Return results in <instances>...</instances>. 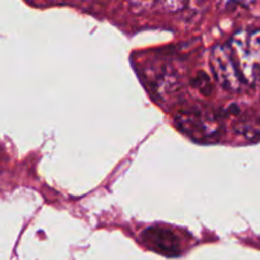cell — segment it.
Wrapping results in <instances>:
<instances>
[{
    "label": "cell",
    "instance_id": "6da1fadb",
    "mask_svg": "<svg viewBox=\"0 0 260 260\" xmlns=\"http://www.w3.org/2000/svg\"><path fill=\"white\" fill-rule=\"evenodd\" d=\"M245 88L260 85V29H241L228 41Z\"/></svg>",
    "mask_w": 260,
    "mask_h": 260
},
{
    "label": "cell",
    "instance_id": "7a4b0ae2",
    "mask_svg": "<svg viewBox=\"0 0 260 260\" xmlns=\"http://www.w3.org/2000/svg\"><path fill=\"white\" fill-rule=\"evenodd\" d=\"M178 128L198 142L213 141L221 135V117L206 107H190L180 109L175 114Z\"/></svg>",
    "mask_w": 260,
    "mask_h": 260
},
{
    "label": "cell",
    "instance_id": "3957f363",
    "mask_svg": "<svg viewBox=\"0 0 260 260\" xmlns=\"http://www.w3.org/2000/svg\"><path fill=\"white\" fill-rule=\"evenodd\" d=\"M210 63L213 76L223 89L231 93H238L245 89L228 43H221L212 48Z\"/></svg>",
    "mask_w": 260,
    "mask_h": 260
},
{
    "label": "cell",
    "instance_id": "277c9868",
    "mask_svg": "<svg viewBox=\"0 0 260 260\" xmlns=\"http://www.w3.org/2000/svg\"><path fill=\"white\" fill-rule=\"evenodd\" d=\"M142 240L145 245L156 253L168 256L179 255L182 251L180 239L173 230L161 226H152L142 231Z\"/></svg>",
    "mask_w": 260,
    "mask_h": 260
},
{
    "label": "cell",
    "instance_id": "5b68a950",
    "mask_svg": "<svg viewBox=\"0 0 260 260\" xmlns=\"http://www.w3.org/2000/svg\"><path fill=\"white\" fill-rule=\"evenodd\" d=\"M192 85L194 88H197L201 93H203L205 95H210L211 91H212V83H211L210 78H208L207 74L205 73H198L194 78L192 79Z\"/></svg>",
    "mask_w": 260,
    "mask_h": 260
},
{
    "label": "cell",
    "instance_id": "8992f818",
    "mask_svg": "<svg viewBox=\"0 0 260 260\" xmlns=\"http://www.w3.org/2000/svg\"><path fill=\"white\" fill-rule=\"evenodd\" d=\"M159 5H161L165 10H169V12H177V10L184 8V4L182 3H159Z\"/></svg>",
    "mask_w": 260,
    "mask_h": 260
}]
</instances>
